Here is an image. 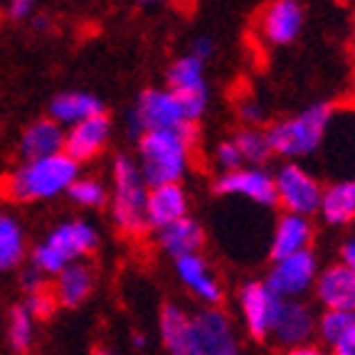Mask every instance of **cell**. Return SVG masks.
Returning a JSON list of instances; mask_svg holds the SVG:
<instances>
[{"mask_svg":"<svg viewBox=\"0 0 355 355\" xmlns=\"http://www.w3.org/2000/svg\"><path fill=\"white\" fill-rule=\"evenodd\" d=\"M155 242L161 247L163 254L173 257V261L188 254H200L205 247V230L195 217H183L173 222L168 227L155 232Z\"/></svg>","mask_w":355,"mask_h":355,"instance_id":"obj_22","label":"cell"},{"mask_svg":"<svg viewBox=\"0 0 355 355\" xmlns=\"http://www.w3.org/2000/svg\"><path fill=\"white\" fill-rule=\"evenodd\" d=\"M148 183L139 163L131 155H116L111 163L109 212L114 227L123 237H144L148 232L146 202H148Z\"/></svg>","mask_w":355,"mask_h":355,"instance_id":"obj_4","label":"cell"},{"mask_svg":"<svg viewBox=\"0 0 355 355\" xmlns=\"http://www.w3.org/2000/svg\"><path fill=\"white\" fill-rule=\"evenodd\" d=\"M35 316L28 311V306L15 304L8 311V323H6V338L15 353H28L35 343Z\"/></svg>","mask_w":355,"mask_h":355,"instance_id":"obj_28","label":"cell"},{"mask_svg":"<svg viewBox=\"0 0 355 355\" xmlns=\"http://www.w3.org/2000/svg\"><path fill=\"white\" fill-rule=\"evenodd\" d=\"M217 355H237V353H217Z\"/></svg>","mask_w":355,"mask_h":355,"instance_id":"obj_45","label":"cell"},{"mask_svg":"<svg viewBox=\"0 0 355 355\" xmlns=\"http://www.w3.org/2000/svg\"><path fill=\"white\" fill-rule=\"evenodd\" d=\"M111 139V119L104 114L84 121L74 123L64 131V153L72 158L74 163H89L94 161L96 155L104 153Z\"/></svg>","mask_w":355,"mask_h":355,"instance_id":"obj_13","label":"cell"},{"mask_svg":"<svg viewBox=\"0 0 355 355\" xmlns=\"http://www.w3.org/2000/svg\"><path fill=\"white\" fill-rule=\"evenodd\" d=\"M284 355H331V353H328V348H323V345L306 343V345H296V348L284 350Z\"/></svg>","mask_w":355,"mask_h":355,"instance_id":"obj_39","label":"cell"},{"mask_svg":"<svg viewBox=\"0 0 355 355\" xmlns=\"http://www.w3.org/2000/svg\"><path fill=\"white\" fill-rule=\"evenodd\" d=\"M331 355H355V328H350L343 338L336 340V343L328 348Z\"/></svg>","mask_w":355,"mask_h":355,"instance_id":"obj_36","label":"cell"},{"mask_svg":"<svg viewBox=\"0 0 355 355\" xmlns=\"http://www.w3.org/2000/svg\"><path fill=\"white\" fill-rule=\"evenodd\" d=\"M67 195L74 205L84 207V210H101L109 205V185L99 178L79 175L72 183V188L67 190Z\"/></svg>","mask_w":355,"mask_h":355,"instance_id":"obj_29","label":"cell"},{"mask_svg":"<svg viewBox=\"0 0 355 355\" xmlns=\"http://www.w3.org/2000/svg\"><path fill=\"white\" fill-rule=\"evenodd\" d=\"M35 28H37V30H40V28H42V30L47 28V20H44V15H37V17H35Z\"/></svg>","mask_w":355,"mask_h":355,"instance_id":"obj_43","label":"cell"},{"mask_svg":"<svg viewBox=\"0 0 355 355\" xmlns=\"http://www.w3.org/2000/svg\"><path fill=\"white\" fill-rule=\"evenodd\" d=\"M316 313L304 299H279L269 338L284 350L311 343L316 336Z\"/></svg>","mask_w":355,"mask_h":355,"instance_id":"obj_10","label":"cell"},{"mask_svg":"<svg viewBox=\"0 0 355 355\" xmlns=\"http://www.w3.org/2000/svg\"><path fill=\"white\" fill-rule=\"evenodd\" d=\"M198 126H185L180 131H148L139 136V163L148 188L168 183H180L190 168Z\"/></svg>","mask_w":355,"mask_h":355,"instance_id":"obj_2","label":"cell"},{"mask_svg":"<svg viewBox=\"0 0 355 355\" xmlns=\"http://www.w3.org/2000/svg\"><path fill=\"white\" fill-rule=\"evenodd\" d=\"M126 126L131 136H144L148 131H180L185 126H198L190 123L185 116V109L173 89H146L136 99L133 109L128 111Z\"/></svg>","mask_w":355,"mask_h":355,"instance_id":"obj_6","label":"cell"},{"mask_svg":"<svg viewBox=\"0 0 355 355\" xmlns=\"http://www.w3.org/2000/svg\"><path fill=\"white\" fill-rule=\"evenodd\" d=\"M279 299L269 291L264 282L250 279L237 288V311L244 331L250 333V338L266 340L272 333L274 313H277Z\"/></svg>","mask_w":355,"mask_h":355,"instance_id":"obj_9","label":"cell"},{"mask_svg":"<svg viewBox=\"0 0 355 355\" xmlns=\"http://www.w3.org/2000/svg\"><path fill=\"white\" fill-rule=\"evenodd\" d=\"M259 28L269 44H291L304 28V8L299 0H272L261 10Z\"/></svg>","mask_w":355,"mask_h":355,"instance_id":"obj_17","label":"cell"},{"mask_svg":"<svg viewBox=\"0 0 355 355\" xmlns=\"http://www.w3.org/2000/svg\"><path fill=\"white\" fill-rule=\"evenodd\" d=\"M79 178V163L67 153L22 161L0 180V193L10 202H44L67 195Z\"/></svg>","mask_w":355,"mask_h":355,"instance_id":"obj_1","label":"cell"},{"mask_svg":"<svg viewBox=\"0 0 355 355\" xmlns=\"http://www.w3.org/2000/svg\"><path fill=\"white\" fill-rule=\"evenodd\" d=\"M212 158H215V166L220 168V173H230V171H237V168H242V155H239L237 146L232 144V139L227 141H220V144L215 146V153H212Z\"/></svg>","mask_w":355,"mask_h":355,"instance_id":"obj_32","label":"cell"},{"mask_svg":"<svg viewBox=\"0 0 355 355\" xmlns=\"http://www.w3.org/2000/svg\"><path fill=\"white\" fill-rule=\"evenodd\" d=\"M340 264H345L350 272H355V237H348L340 244Z\"/></svg>","mask_w":355,"mask_h":355,"instance_id":"obj_38","label":"cell"},{"mask_svg":"<svg viewBox=\"0 0 355 355\" xmlns=\"http://www.w3.org/2000/svg\"><path fill=\"white\" fill-rule=\"evenodd\" d=\"M333 119H336V111L331 104H311L294 116L274 121L266 128L274 155L296 163L313 155L326 141Z\"/></svg>","mask_w":355,"mask_h":355,"instance_id":"obj_5","label":"cell"},{"mask_svg":"<svg viewBox=\"0 0 355 355\" xmlns=\"http://www.w3.org/2000/svg\"><path fill=\"white\" fill-rule=\"evenodd\" d=\"M28 257L22 225L12 215H0V272H15Z\"/></svg>","mask_w":355,"mask_h":355,"instance_id":"obj_26","label":"cell"},{"mask_svg":"<svg viewBox=\"0 0 355 355\" xmlns=\"http://www.w3.org/2000/svg\"><path fill=\"white\" fill-rule=\"evenodd\" d=\"M193 328L202 355L234 353L237 350L234 323L220 306H202L200 311H195Z\"/></svg>","mask_w":355,"mask_h":355,"instance_id":"obj_12","label":"cell"},{"mask_svg":"<svg viewBox=\"0 0 355 355\" xmlns=\"http://www.w3.org/2000/svg\"><path fill=\"white\" fill-rule=\"evenodd\" d=\"M168 89L175 94H198V92H210L205 82V62L198 60L188 52L185 57H178L166 72Z\"/></svg>","mask_w":355,"mask_h":355,"instance_id":"obj_25","label":"cell"},{"mask_svg":"<svg viewBox=\"0 0 355 355\" xmlns=\"http://www.w3.org/2000/svg\"><path fill=\"white\" fill-rule=\"evenodd\" d=\"M212 52H215V42H212L207 35H202V37H198L193 42V47H190V55L198 57V60L207 62L212 57Z\"/></svg>","mask_w":355,"mask_h":355,"instance_id":"obj_37","label":"cell"},{"mask_svg":"<svg viewBox=\"0 0 355 355\" xmlns=\"http://www.w3.org/2000/svg\"><path fill=\"white\" fill-rule=\"evenodd\" d=\"M318 215L331 227H348L355 222V178H340L323 188Z\"/></svg>","mask_w":355,"mask_h":355,"instance_id":"obj_23","label":"cell"},{"mask_svg":"<svg viewBox=\"0 0 355 355\" xmlns=\"http://www.w3.org/2000/svg\"><path fill=\"white\" fill-rule=\"evenodd\" d=\"M232 144L237 146L244 166L264 168V163L274 155L269 136H266V131L259 126H242L232 136Z\"/></svg>","mask_w":355,"mask_h":355,"instance_id":"obj_27","label":"cell"},{"mask_svg":"<svg viewBox=\"0 0 355 355\" xmlns=\"http://www.w3.org/2000/svg\"><path fill=\"white\" fill-rule=\"evenodd\" d=\"M311 242H313V225L309 217L284 212L269 237V257L272 261H277L291 254H301V252L311 250Z\"/></svg>","mask_w":355,"mask_h":355,"instance_id":"obj_20","label":"cell"},{"mask_svg":"<svg viewBox=\"0 0 355 355\" xmlns=\"http://www.w3.org/2000/svg\"><path fill=\"white\" fill-rule=\"evenodd\" d=\"M6 3H8V15H10V20H25V17H30L35 10V0H6Z\"/></svg>","mask_w":355,"mask_h":355,"instance_id":"obj_35","label":"cell"},{"mask_svg":"<svg viewBox=\"0 0 355 355\" xmlns=\"http://www.w3.org/2000/svg\"><path fill=\"white\" fill-rule=\"evenodd\" d=\"M237 114L244 121V126H259L264 121V106L257 96H242L237 104Z\"/></svg>","mask_w":355,"mask_h":355,"instance_id":"obj_33","label":"cell"},{"mask_svg":"<svg viewBox=\"0 0 355 355\" xmlns=\"http://www.w3.org/2000/svg\"><path fill=\"white\" fill-rule=\"evenodd\" d=\"M92 355H111V350L104 348V345H96V348L92 350Z\"/></svg>","mask_w":355,"mask_h":355,"instance_id":"obj_42","label":"cell"},{"mask_svg":"<svg viewBox=\"0 0 355 355\" xmlns=\"http://www.w3.org/2000/svg\"><path fill=\"white\" fill-rule=\"evenodd\" d=\"M64 126L55 121V119L44 116L25 126L20 133V150L22 161H37V158H47V155L64 153Z\"/></svg>","mask_w":355,"mask_h":355,"instance_id":"obj_21","label":"cell"},{"mask_svg":"<svg viewBox=\"0 0 355 355\" xmlns=\"http://www.w3.org/2000/svg\"><path fill=\"white\" fill-rule=\"evenodd\" d=\"M141 3H146V6H153V3H163V0H141Z\"/></svg>","mask_w":355,"mask_h":355,"instance_id":"obj_44","label":"cell"},{"mask_svg":"<svg viewBox=\"0 0 355 355\" xmlns=\"http://www.w3.org/2000/svg\"><path fill=\"white\" fill-rule=\"evenodd\" d=\"M52 294L57 299V306L62 309H79L84 306L96 288L94 266L87 261H74L64 266L55 279H52Z\"/></svg>","mask_w":355,"mask_h":355,"instance_id":"obj_19","label":"cell"},{"mask_svg":"<svg viewBox=\"0 0 355 355\" xmlns=\"http://www.w3.org/2000/svg\"><path fill=\"white\" fill-rule=\"evenodd\" d=\"M188 215H190V195L183 188V183L155 185V188L148 190V202H146L148 230L158 232V230L168 227V225L183 220Z\"/></svg>","mask_w":355,"mask_h":355,"instance_id":"obj_18","label":"cell"},{"mask_svg":"<svg viewBox=\"0 0 355 355\" xmlns=\"http://www.w3.org/2000/svg\"><path fill=\"white\" fill-rule=\"evenodd\" d=\"M175 277L202 306H220L225 301V286L202 254L175 259Z\"/></svg>","mask_w":355,"mask_h":355,"instance_id":"obj_14","label":"cell"},{"mask_svg":"<svg viewBox=\"0 0 355 355\" xmlns=\"http://www.w3.org/2000/svg\"><path fill=\"white\" fill-rule=\"evenodd\" d=\"M316 301L323 311H350L355 313V272L336 261L318 272L316 286H313Z\"/></svg>","mask_w":355,"mask_h":355,"instance_id":"obj_16","label":"cell"},{"mask_svg":"<svg viewBox=\"0 0 355 355\" xmlns=\"http://www.w3.org/2000/svg\"><path fill=\"white\" fill-rule=\"evenodd\" d=\"M215 193L227 198L250 200L259 207L277 205V188H274V173L264 168L242 166L237 171L220 173L215 180Z\"/></svg>","mask_w":355,"mask_h":355,"instance_id":"obj_11","label":"cell"},{"mask_svg":"<svg viewBox=\"0 0 355 355\" xmlns=\"http://www.w3.org/2000/svg\"><path fill=\"white\" fill-rule=\"evenodd\" d=\"M353 37H355V17H353Z\"/></svg>","mask_w":355,"mask_h":355,"instance_id":"obj_46","label":"cell"},{"mask_svg":"<svg viewBox=\"0 0 355 355\" xmlns=\"http://www.w3.org/2000/svg\"><path fill=\"white\" fill-rule=\"evenodd\" d=\"M104 114V104L99 96L89 92H62L50 101V119H55L60 126H74L84 119Z\"/></svg>","mask_w":355,"mask_h":355,"instance_id":"obj_24","label":"cell"},{"mask_svg":"<svg viewBox=\"0 0 355 355\" xmlns=\"http://www.w3.org/2000/svg\"><path fill=\"white\" fill-rule=\"evenodd\" d=\"M99 230L89 220H64L47 232L42 242H37L30 252V266L55 279L64 266L74 261H87L99 250Z\"/></svg>","mask_w":355,"mask_h":355,"instance_id":"obj_3","label":"cell"},{"mask_svg":"<svg viewBox=\"0 0 355 355\" xmlns=\"http://www.w3.org/2000/svg\"><path fill=\"white\" fill-rule=\"evenodd\" d=\"M350 328H355V313L350 311H323L316 318V336L321 338L323 348H331Z\"/></svg>","mask_w":355,"mask_h":355,"instance_id":"obj_30","label":"cell"},{"mask_svg":"<svg viewBox=\"0 0 355 355\" xmlns=\"http://www.w3.org/2000/svg\"><path fill=\"white\" fill-rule=\"evenodd\" d=\"M20 286H22V291L25 294H40V291H44V288H50V284H47V277L44 274H40L37 269H25L22 272V277H20Z\"/></svg>","mask_w":355,"mask_h":355,"instance_id":"obj_34","label":"cell"},{"mask_svg":"<svg viewBox=\"0 0 355 355\" xmlns=\"http://www.w3.org/2000/svg\"><path fill=\"white\" fill-rule=\"evenodd\" d=\"M158 333L168 355H202L195 338L193 313L180 304H166L158 313Z\"/></svg>","mask_w":355,"mask_h":355,"instance_id":"obj_15","label":"cell"},{"mask_svg":"<svg viewBox=\"0 0 355 355\" xmlns=\"http://www.w3.org/2000/svg\"><path fill=\"white\" fill-rule=\"evenodd\" d=\"M274 188H277V205L288 215L309 217L318 215L321 207L323 185L309 168L296 161H286L274 173Z\"/></svg>","mask_w":355,"mask_h":355,"instance_id":"obj_7","label":"cell"},{"mask_svg":"<svg viewBox=\"0 0 355 355\" xmlns=\"http://www.w3.org/2000/svg\"><path fill=\"white\" fill-rule=\"evenodd\" d=\"M175 3H178L180 8H183V10H190V8L198 6V0H175Z\"/></svg>","mask_w":355,"mask_h":355,"instance_id":"obj_41","label":"cell"},{"mask_svg":"<svg viewBox=\"0 0 355 355\" xmlns=\"http://www.w3.org/2000/svg\"><path fill=\"white\" fill-rule=\"evenodd\" d=\"M318 272H321V266H318L316 254L309 250L286 257V259L272 261L264 284L277 299H304L316 286Z\"/></svg>","mask_w":355,"mask_h":355,"instance_id":"obj_8","label":"cell"},{"mask_svg":"<svg viewBox=\"0 0 355 355\" xmlns=\"http://www.w3.org/2000/svg\"><path fill=\"white\" fill-rule=\"evenodd\" d=\"M22 304L28 306V311L35 316V321H47L57 311V299H55V294H52V288H44L40 294L25 296Z\"/></svg>","mask_w":355,"mask_h":355,"instance_id":"obj_31","label":"cell"},{"mask_svg":"<svg viewBox=\"0 0 355 355\" xmlns=\"http://www.w3.org/2000/svg\"><path fill=\"white\" fill-rule=\"evenodd\" d=\"M131 343H133V348H146V345H148V340H146L144 333H136V336L131 338Z\"/></svg>","mask_w":355,"mask_h":355,"instance_id":"obj_40","label":"cell"}]
</instances>
